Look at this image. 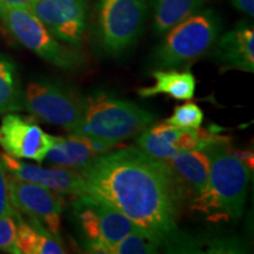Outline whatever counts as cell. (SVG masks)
<instances>
[{"instance_id": "1", "label": "cell", "mask_w": 254, "mask_h": 254, "mask_svg": "<svg viewBox=\"0 0 254 254\" xmlns=\"http://www.w3.org/2000/svg\"><path fill=\"white\" fill-rule=\"evenodd\" d=\"M91 194L111 202L139 231L170 250H192L178 227L184 193L171 168L140 148L107 151L79 171Z\"/></svg>"}, {"instance_id": "2", "label": "cell", "mask_w": 254, "mask_h": 254, "mask_svg": "<svg viewBox=\"0 0 254 254\" xmlns=\"http://www.w3.org/2000/svg\"><path fill=\"white\" fill-rule=\"evenodd\" d=\"M227 142H212L202 150L209 159L208 183L192 201V208L212 221L239 219L247 198L251 170L231 152Z\"/></svg>"}, {"instance_id": "3", "label": "cell", "mask_w": 254, "mask_h": 254, "mask_svg": "<svg viewBox=\"0 0 254 254\" xmlns=\"http://www.w3.org/2000/svg\"><path fill=\"white\" fill-rule=\"evenodd\" d=\"M154 120L153 112L107 92L98 91L85 97L84 116L77 134L118 145L138 135Z\"/></svg>"}, {"instance_id": "4", "label": "cell", "mask_w": 254, "mask_h": 254, "mask_svg": "<svg viewBox=\"0 0 254 254\" xmlns=\"http://www.w3.org/2000/svg\"><path fill=\"white\" fill-rule=\"evenodd\" d=\"M220 31V17L213 9H200L164 34L152 56V65L160 69L190 65L214 46Z\"/></svg>"}, {"instance_id": "5", "label": "cell", "mask_w": 254, "mask_h": 254, "mask_svg": "<svg viewBox=\"0 0 254 254\" xmlns=\"http://www.w3.org/2000/svg\"><path fill=\"white\" fill-rule=\"evenodd\" d=\"M0 19L21 45L45 62L65 71H78L84 66L79 49L60 43L28 7H0Z\"/></svg>"}, {"instance_id": "6", "label": "cell", "mask_w": 254, "mask_h": 254, "mask_svg": "<svg viewBox=\"0 0 254 254\" xmlns=\"http://www.w3.org/2000/svg\"><path fill=\"white\" fill-rule=\"evenodd\" d=\"M72 211L86 252L99 253L105 247L109 250L138 230L116 206L99 195H78L73 200Z\"/></svg>"}, {"instance_id": "7", "label": "cell", "mask_w": 254, "mask_h": 254, "mask_svg": "<svg viewBox=\"0 0 254 254\" xmlns=\"http://www.w3.org/2000/svg\"><path fill=\"white\" fill-rule=\"evenodd\" d=\"M97 38L105 52L120 56L134 45L147 17L146 0H95Z\"/></svg>"}, {"instance_id": "8", "label": "cell", "mask_w": 254, "mask_h": 254, "mask_svg": "<svg viewBox=\"0 0 254 254\" xmlns=\"http://www.w3.org/2000/svg\"><path fill=\"white\" fill-rule=\"evenodd\" d=\"M85 97L59 81L40 79L24 90V110L43 122L77 134L84 116Z\"/></svg>"}, {"instance_id": "9", "label": "cell", "mask_w": 254, "mask_h": 254, "mask_svg": "<svg viewBox=\"0 0 254 254\" xmlns=\"http://www.w3.org/2000/svg\"><path fill=\"white\" fill-rule=\"evenodd\" d=\"M9 201L19 213L34 219L59 238L60 215L65 199L64 194L38 184L24 182L7 173Z\"/></svg>"}, {"instance_id": "10", "label": "cell", "mask_w": 254, "mask_h": 254, "mask_svg": "<svg viewBox=\"0 0 254 254\" xmlns=\"http://www.w3.org/2000/svg\"><path fill=\"white\" fill-rule=\"evenodd\" d=\"M28 8L59 41L74 49L80 47L86 30L88 0H36Z\"/></svg>"}, {"instance_id": "11", "label": "cell", "mask_w": 254, "mask_h": 254, "mask_svg": "<svg viewBox=\"0 0 254 254\" xmlns=\"http://www.w3.org/2000/svg\"><path fill=\"white\" fill-rule=\"evenodd\" d=\"M55 141V135L43 131L31 118L20 114L6 113L0 123V146L13 158L43 163Z\"/></svg>"}, {"instance_id": "12", "label": "cell", "mask_w": 254, "mask_h": 254, "mask_svg": "<svg viewBox=\"0 0 254 254\" xmlns=\"http://www.w3.org/2000/svg\"><path fill=\"white\" fill-rule=\"evenodd\" d=\"M218 134L207 129L179 128L166 122L145 128L139 133L138 148L151 157L165 160L179 151L204 150L211 142L217 141Z\"/></svg>"}, {"instance_id": "13", "label": "cell", "mask_w": 254, "mask_h": 254, "mask_svg": "<svg viewBox=\"0 0 254 254\" xmlns=\"http://www.w3.org/2000/svg\"><path fill=\"white\" fill-rule=\"evenodd\" d=\"M0 161L7 173L17 179L49 187L62 194L75 196L91 194L86 180L77 170L56 166H37L18 160L7 153H0Z\"/></svg>"}, {"instance_id": "14", "label": "cell", "mask_w": 254, "mask_h": 254, "mask_svg": "<svg viewBox=\"0 0 254 254\" xmlns=\"http://www.w3.org/2000/svg\"><path fill=\"white\" fill-rule=\"evenodd\" d=\"M114 146L116 145L112 142L80 134L56 136L55 144L46 153L44 161L50 166L80 171L90 165L98 155L112 150Z\"/></svg>"}, {"instance_id": "15", "label": "cell", "mask_w": 254, "mask_h": 254, "mask_svg": "<svg viewBox=\"0 0 254 254\" xmlns=\"http://www.w3.org/2000/svg\"><path fill=\"white\" fill-rule=\"evenodd\" d=\"M213 57L224 69L254 72V28L247 21H240L214 44Z\"/></svg>"}, {"instance_id": "16", "label": "cell", "mask_w": 254, "mask_h": 254, "mask_svg": "<svg viewBox=\"0 0 254 254\" xmlns=\"http://www.w3.org/2000/svg\"><path fill=\"white\" fill-rule=\"evenodd\" d=\"M164 163L171 168L184 195L195 199L206 190L208 183L209 159L205 151H179Z\"/></svg>"}, {"instance_id": "17", "label": "cell", "mask_w": 254, "mask_h": 254, "mask_svg": "<svg viewBox=\"0 0 254 254\" xmlns=\"http://www.w3.org/2000/svg\"><path fill=\"white\" fill-rule=\"evenodd\" d=\"M17 222V247L19 254H63L66 253L60 239L53 236L40 222L34 219L21 217L18 212Z\"/></svg>"}, {"instance_id": "18", "label": "cell", "mask_w": 254, "mask_h": 254, "mask_svg": "<svg viewBox=\"0 0 254 254\" xmlns=\"http://www.w3.org/2000/svg\"><path fill=\"white\" fill-rule=\"evenodd\" d=\"M155 84L153 86L139 88L142 98H151L158 94H167L177 100H190L195 94V78L190 71H164L158 69L152 73Z\"/></svg>"}, {"instance_id": "19", "label": "cell", "mask_w": 254, "mask_h": 254, "mask_svg": "<svg viewBox=\"0 0 254 254\" xmlns=\"http://www.w3.org/2000/svg\"><path fill=\"white\" fill-rule=\"evenodd\" d=\"M207 0H148L157 36H164L171 28L202 9Z\"/></svg>"}, {"instance_id": "20", "label": "cell", "mask_w": 254, "mask_h": 254, "mask_svg": "<svg viewBox=\"0 0 254 254\" xmlns=\"http://www.w3.org/2000/svg\"><path fill=\"white\" fill-rule=\"evenodd\" d=\"M24 110V90L18 67L8 56L0 53V114Z\"/></svg>"}, {"instance_id": "21", "label": "cell", "mask_w": 254, "mask_h": 254, "mask_svg": "<svg viewBox=\"0 0 254 254\" xmlns=\"http://www.w3.org/2000/svg\"><path fill=\"white\" fill-rule=\"evenodd\" d=\"M160 245L139 230L124 237L109 247V254H151L157 253Z\"/></svg>"}, {"instance_id": "22", "label": "cell", "mask_w": 254, "mask_h": 254, "mask_svg": "<svg viewBox=\"0 0 254 254\" xmlns=\"http://www.w3.org/2000/svg\"><path fill=\"white\" fill-rule=\"evenodd\" d=\"M202 122H204V112L198 105L193 103H186L177 106L172 116L166 120L170 125L189 129L199 128Z\"/></svg>"}, {"instance_id": "23", "label": "cell", "mask_w": 254, "mask_h": 254, "mask_svg": "<svg viewBox=\"0 0 254 254\" xmlns=\"http://www.w3.org/2000/svg\"><path fill=\"white\" fill-rule=\"evenodd\" d=\"M0 252L19 254L14 218H0Z\"/></svg>"}, {"instance_id": "24", "label": "cell", "mask_w": 254, "mask_h": 254, "mask_svg": "<svg viewBox=\"0 0 254 254\" xmlns=\"http://www.w3.org/2000/svg\"><path fill=\"white\" fill-rule=\"evenodd\" d=\"M18 212L15 211L8 196L7 189V171L0 161V218H14Z\"/></svg>"}, {"instance_id": "25", "label": "cell", "mask_w": 254, "mask_h": 254, "mask_svg": "<svg viewBox=\"0 0 254 254\" xmlns=\"http://www.w3.org/2000/svg\"><path fill=\"white\" fill-rule=\"evenodd\" d=\"M230 1L238 11L243 12L250 17L254 15V0H230Z\"/></svg>"}, {"instance_id": "26", "label": "cell", "mask_w": 254, "mask_h": 254, "mask_svg": "<svg viewBox=\"0 0 254 254\" xmlns=\"http://www.w3.org/2000/svg\"><path fill=\"white\" fill-rule=\"evenodd\" d=\"M36 0H0V7H30Z\"/></svg>"}]
</instances>
